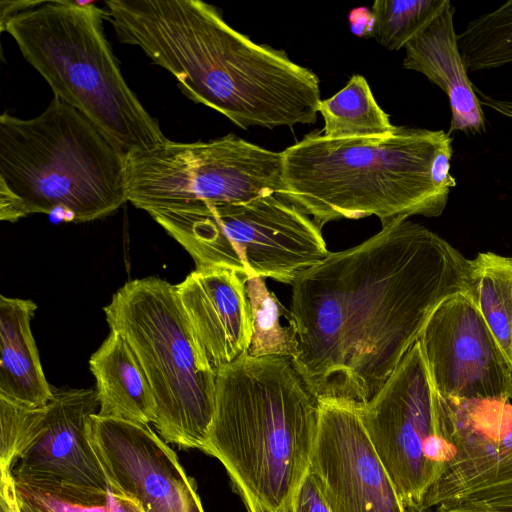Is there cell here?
<instances>
[{
    "label": "cell",
    "mask_w": 512,
    "mask_h": 512,
    "mask_svg": "<svg viewBox=\"0 0 512 512\" xmlns=\"http://www.w3.org/2000/svg\"><path fill=\"white\" fill-rule=\"evenodd\" d=\"M37 437L15 462L18 488L75 503L104 504L109 484L91 444L89 423L99 411L93 388H55Z\"/></svg>",
    "instance_id": "10"
},
{
    "label": "cell",
    "mask_w": 512,
    "mask_h": 512,
    "mask_svg": "<svg viewBox=\"0 0 512 512\" xmlns=\"http://www.w3.org/2000/svg\"><path fill=\"white\" fill-rule=\"evenodd\" d=\"M405 512H432V509H427L413 501H403Z\"/></svg>",
    "instance_id": "30"
},
{
    "label": "cell",
    "mask_w": 512,
    "mask_h": 512,
    "mask_svg": "<svg viewBox=\"0 0 512 512\" xmlns=\"http://www.w3.org/2000/svg\"><path fill=\"white\" fill-rule=\"evenodd\" d=\"M17 491L45 512H110L107 500L104 504L87 505L71 502L29 489L17 487Z\"/></svg>",
    "instance_id": "25"
},
{
    "label": "cell",
    "mask_w": 512,
    "mask_h": 512,
    "mask_svg": "<svg viewBox=\"0 0 512 512\" xmlns=\"http://www.w3.org/2000/svg\"><path fill=\"white\" fill-rule=\"evenodd\" d=\"M419 341L442 396L512 400V370L468 290L437 306Z\"/></svg>",
    "instance_id": "12"
},
{
    "label": "cell",
    "mask_w": 512,
    "mask_h": 512,
    "mask_svg": "<svg viewBox=\"0 0 512 512\" xmlns=\"http://www.w3.org/2000/svg\"><path fill=\"white\" fill-rule=\"evenodd\" d=\"M457 37L468 72L512 63V0L470 21Z\"/></svg>",
    "instance_id": "22"
},
{
    "label": "cell",
    "mask_w": 512,
    "mask_h": 512,
    "mask_svg": "<svg viewBox=\"0 0 512 512\" xmlns=\"http://www.w3.org/2000/svg\"><path fill=\"white\" fill-rule=\"evenodd\" d=\"M47 405V404H46ZM46 405L29 407L0 397V472H11L41 430Z\"/></svg>",
    "instance_id": "24"
},
{
    "label": "cell",
    "mask_w": 512,
    "mask_h": 512,
    "mask_svg": "<svg viewBox=\"0 0 512 512\" xmlns=\"http://www.w3.org/2000/svg\"><path fill=\"white\" fill-rule=\"evenodd\" d=\"M246 281L232 270L196 268L176 285L196 343L215 371L250 347L253 324Z\"/></svg>",
    "instance_id": "15"
},
{
    "label": "cell",
    "mask_w": 512,
    "mask_h": 512,
    "mask_svg": "<svg viewBox=\"0 0 512 512\" xmlns=\"http://www.w3.org/2000/svg\"><path fill=\"white\" fill-rule=\"evenodd\" d=\"M285 512H332L311 473L302 481Z\"/></svg>",
    "instance_id": "26"
},
{
    "label": "cell",
    "mask_w": 512,
    "mask_h": 512,
    "mask_svg": "<svg viewBox=\"0 0 512 512\" xmlns=\"http://www.w3.org/2000/svg\"><path fill=\"white\" fill-rule=\"evenodd\" d=\"M319 402L281 356L247 352L217 370L201 451L226 469L247 512H285L309 473Z\"/></svg>",
    "instance_id": "2"
},
{
    "label": "cell",
    "mask_w": 512,
    "mask_h": 512,
    "mask_svg": "<svg viewBox=\"0 0 512 512\" xmlns=\"http://www.w3.org/2000/svg\"><path fill=\"white\" fill-rule=\"evenodd\" d=\"M282 176L283 152L234 134L190 143L168 139L125 156L127 199L148 214L278 194Z\"/></svg>",
    "instance_id": "8"
},
{
    "label": "cell",
    "mask_w": 512,
    "mask_h": 512,
    "mask_svg": "<svg viewBox=\"0 0 512 512\" xmlns=\"http://www.w3.org/2000/svg\"><path fill=\"white\" fill-rule=\"evenodd\" d=\"M358 410L399 496L420 504L442 471L426 460L423 447L436 432L446 436V410L419 340Z\"/></svg>",
    "instance_id": "9"
},
{
    "label": "cell",
    "mask_w": 512,
    "mask_h": 512,
    "mask_svg": "<svg viewBox=\"0 0 512 512\" xmlns=\"http://www.w3.org/2000/svg\"><path fill=\"white\" fill-rule=\"evenodd\" d=\"M149 215L189 253L196 268L228 269L246 280L292 284L329 253L317 224L277 194Z\"/></svg>",
    "instance_id": "7"
},
{
    "label": "cell",
    "mask_w": 512,
    "mask_h": 512,
    "mask_svg": "<svg viewBox=\"0 0 512 512\" xmlns=\"http://www.w3.org/2000/svg\"><path fill=\"white\" fill-rule=\"evenodd\" d=\"M451 2L449 0H378L372 5V37L388 50L405 47Z\"/></svg>",
    "instance_id": "23"
},
{
    "label": "cell",
    "mask_w": 512,
    "mask_h": 512,
    "mask_svg": "<svg viewBox=\"0 0 512 512\" xmlns=\"http://www.w3.org/2000/svg\"><path fill=\"white\" fill-rule=\"evenodd\" d=\"M1 512H3V511H1Z\"/></svg>",
    "instance_id": "32"
},
{
    "label": "cell",
    "mask_w": 512,
    "mask_h": 512,
    "mask_svg": "<svg viewBox=\"0 0 512 512\" xmlns=\"http://www.w3.org/2000/svg\"><path fill=\"white\" fill-rule=\"evenodd\" d=\"M348 20L355 35L362 38L372 37L374 17L371 10L366 7L355 8L349 13Z\"/></svg>",
    "instance_id": "28"
},
{
    "label": "cell",
    "mask_w": 512,
    "mask_h": 512,
    "mask_svg": "<svg viewBox=\"0 0 512 512\" xmlns=\"http://www.w3.org/2000/svg\"><path fill=\"white\" fill-rule=\"evenodd\" d=\"M445 398L446 435L457 454L420 506L512 500V402L507 398Z\"/></svg>",
    "instance_id": "11"
},
{
    "label": "cell",
    "mask_w": 512,
    "mask_h": 512,
    "mask_svg": "<svg viewBox=\"0 0 512 512\" xmlns=\"http://www.w3.org/2000/svg\"><path fill=\"white\" fill-rule=\"evenodd\" d=\"M451 143L443 130L397 126L379 137L340 138L313 131L283 152L277 194L321 229L339 219L438 217L450 191L435 185L433 161Z\"/></svg>",
    "instance_id": "3"
},
{
    "label": "cell",
    "mask_w": 512,
    "mask_h": 512,
    "mask_svg": "<svg viewBox=\"0 0 512 512\" xmlns=\"http://www.w3.org/2000/svg\"><path fill=\"white\" fill-rule=\"evenodd\" d=\"M467 290L512 370V257L487 251L469 259Z\"/></svg>",
    "instance_id": "19"
},
{
    "label": "cell",
    "mask_w": 512,
    "mask_h": 512,
    "mask_svg": "<svg viewBox=\"0 0 512 512\" xmlns=\"http://www.w3.org/2000/svg\"><path fill=\"white\" fill-rule=\"evenodd\" d=\"M322 132L334 139L379 137L395 131L389 115L376 102L366 79L354 74L332 97L320 100Z\"/></svg>",
    "instance_id": "20"
},
{
    "label": "cell",
    "mask_w": 512,
    "mask_h": 512,
    "mask_svg": "<svg viewBox=\"0 0 512 512\" xmlns=\"http://www.w3.org/2000/svg\"><path fill=\"white\" fill-rule=\"evenodd\" d=\"M103 311L110 331L124 337L146 374L158 435L201 450L214 414L217 371L196 343L176 285L154 276L129 281Z\"/></svg>",
    "instance_id": "6"
},
{
    "label": "cell",
    "mask_w": 512,
    "mask_h": 512,
    "mask_svg": "<svg viewBox=\"0 0 512 512\" xmlns=\"http://www.w3.org/2000/svg\"><path fill=\"white\" fill-rule=\"evenodd\" d=\"M250 303L253 333L248 354L252 357L281 356L294 359L299 353L298 328L294 323L284 324L281 319L293 316L268 289L261 277L246 281Z\"/></svg>",
    "instance_id": "21"
},
{
    "label": "cell",
    "mask_w": 512,
    "mask_h": 512,
    "mask_svg": "<svg viewBox=\"0 0 512 512\" xmlns=\"http://www.w3.org/2000/svg\"><path fill=\"white\" fill-rule=\"evenodd\" d=\"M309 473L332 512H405L356 406L319 402Z\"/></svg>",
    "instance_id": "14"
},
{
    "label": "cell",
    "mask_w": 512,
    "mask_h": 512,
    "mask_svg": "<svg viewBox=\"0 0 512 512\" xmlns=\"http://www.w3.org/2000/svg\"><path fill=\"white\" fill-rule=\"evenodd\" d=\"M99 7L38 1L1 23L56 97L81 112L125 155L168 140L126 83Z\"/></svg>",
    "instance_id": "5"
},
{
    "label": "cell",
    "mask_w": 512,
    "mask_h": 512,
    "mask_svg": "<svg viewBox=\"0 0 512 512\" xmlns=\"http://www.w3.org/2000/svg\"><path fill=\"white\" fill-rule=\"evenodd\" d=\"M18 505L21 512H45L17 491Z\"/></svg>",
    "instance_id": "29"
},
{
    "label": "cell",
    "mask_w": 512,
    "mask_h": 512,
    "mask_svg": "<svg viewBox=\"0 0 512 512\" xmlns=\"http://www.w3.org/2000/svg\"><path fill=\"white\" fill-rule=\"evenodd\" d=\"M96 380L98 415L139 424L154 423L156 401L135 353L115 331H110L89 360Z\"/></svg>",
    "instance_id": "18"
},
{
    "label": "cell",
    "mask_w": 512,
    "mask_h": 512,
    "mask_svg": "<svg viewBox=\"0 0 512 512\" xmlns=\"http://www.w3.org/2000/svg\"><path fill=\"white\" fill-rule=\"evenodd\" d=\"M433 512H512V500L495 503L442 504L434 508Z\"/></svg>",
    "instance_id": "27"
},
{
    "label": "cell",
    "mask_w": 512,
    "mask_h": 512,
    "mask_svg": "<svg viewBox=\"0 0 512 512\" xmlns=\"http://www.w3.org/2000/svg\"><path fill=\"white\" fill-rule=\"evenodd\" d=\"M454 13L450 3L406 44L403 67L422 73L445 92L452 114L449 135L455 131L479 134L486 130V119L462 60Z\"/></svg>",
    "instance_id": "16"
},
{
    "label": "cell",
    "mask_w": 512,
    "mask_h": 512,
    "mask_svg": "<svg viewBox=\"0 0 512 512\" xmlns=\"http://www.w3.org/2000/svg\"><path fill=\"white\" fill-rule=\"evenodd\" d=\"M89 436L110 488L144 512H205L177 454L149 425L94 414Z\"/></svg>",
    "instance_id": "13"
},
{
    "label": "cell",
    "mask_w": 512,
    "mask_h": 512,
    "mask_svg": "<svg viewBox=\"0 0 512 512\" xmlns=\"http://www.w3.org/2000/svg\"><path fill=\"white\" fill-rule=\"evenodd\" d=\"M125 154L81 112L54 97L31 119L0 117V219L65 212L89 222L127 199Z\"/></svg>",
    "instance_id": "4"
},
{
    "label": "cell",
    "mask_w": 512,
    "mask_h": 512,
    "mask_svg": "<svg viewBox=\"0 0 512 512\" xmlns=\"http://www.w3.org/2000/svg\"><path fill=\"white\" fill-rule=\"evenodd\" d=\"M468 265L437 233L401 218L302 271L291 284V360L318 402L367 403L437 306L468 289Z\"/></svg>",
    "instance_id": "1"
},
{
    "label": "cell",
    "mask_w": 512,
    "mask_h": 512,
    "mask_svg": "<svg viewBox=\"0 0 512 512\" xmlns=\"http://www.w3.org/2000/svg\"><path fill=\"white\" fill-rule=\"evenodd\" d=\"M502 114L512 119V101H507L502 108Z\"/></svg>",
    "instance_id": "31"
},
{
    "label": "cell",
    "mask_w": 512,
    "mask_h": 512,
    "mask_svg": "<svg viewBox=\"0 0 512 512\" xmlns=\"http://www.w3.org/2000/svg\"><path fill=\"white\" fill-rule=\"evenodd\" d=\"M36 308L32 300L0 297V397L29 407L53 395L30 326Z\"/></svg>",
    "instance_id": "17"
}]
</instances>
